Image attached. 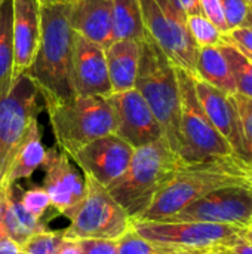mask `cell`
Wrapping results in <instances>:
<instances>
[{
    "label": "cell",
    "instance_id": "52a82bcc",
    "mask_svg": "<svg viewBox=\"0 0 252 254\" xmlns=\"http://www.w3.org/2000/svg\"><path fill=\"white\" fill-rule=\"evenodd\" d=\"M85 198L62 232L67 240H114L132 228V217L113 199L108 189L94 179L83 176Z\"/></svg>",
    "mask_w": 252,
    "mask_h": 254
},
{
    "label": "cell",
    "instance_id": "83f0119b",
    "mask_svg": "<svg viewBox=\"0 0 252 254\" xmlns=\"http://www.w3.org/2000/svg\"><path fill=\"white\" fill-rule=\"evenodd\" d=\"M62 232H52L42 229L40 232L30 237L22 246V254H56Z\"/></svg>",
    "mask_w": 252,
    "mask_h": 254
},
{
    "label": "cell",
    "instance_id": "d6a6232c",
    "mask_svg": "<svg viewBox=\"0 0 252 254\" xmlns=\"http://www.w3.org/2000/svg\"><path fill=\"white\" fill-rule=\"evenodd\" d=\"M201 1V7H202V13L223 33L226 34L229 31V27L226 24V18L223 13V7L220 0H199Z\"/></svg>",
    "mask_w": 252,
    "mask_h": 254
},
{
    "label": "cell",
    "instance_id": "44dd1931",
    "mask_svg": "<svg viewBox=\"0 0 252 254\" xmlns=\"http://www.w3.org/2000/svg\"><path fill=\"white\" fill-rule=\"evenodd\" d=\"M195 77L230 95L236 94V86H235L233 76L230 73V67L218 45L198 48Z\"/></svg>",
    "mask_w": 252,
    "mask_h": 254
},
{
    "label": "cell",
    "instance_id": "603a6c76",
    "mask_svg": "<svg viewBox=\"0 0 252 254\" xmlns=\"http://www.w3.org/2000/svg\"><path fill=\"white\" fill-rule=\"evenodd\" d=\"M147 37L140 0H113L111 9V42L135 40Z\"/></svg>",
    "mask_w": 252,
    "mask_h": 254
},
{
    "label": "cell",
    "instance_id": "7c38bea8",
    "mask_svg": "<svg viewBox=\"0 0 252 254\" xmlns=\"http://www.w3.org/2000/svg\"><path fill=\"white\" fill-rule=\"evenodd\" d=\"M105 98L114 116V134L134 149L151 144L163 137L153 112L135 88L111 92Z\"/></svg>",
    "mask_w": 252,
    "mask_h": 254
},
{
    "label": "cell",
    "instance_id": "b9f144b4",
    "mask_svg": "<svg viewBox=\"0 0 252 254\" xmlns=\"http://www.w3.org/2000/svg\"><path fill=\"white\" fill-rule=\"evenodd\" d=\"M43 3H68L71 0H42Z\"/></svg>",
    "mask_w": 252,
    "mask_h": 254
},
{
    "label": "cell",
    "instance_id": "ee69618b",
    "mask_svg": "<svg viewBox=\"0 0 252 254\" xmlns=\"http://www.w3.org/2000/svg\"><path fill=\"white\" fill-rule=\"evenodd\" d=\"M247 27H252V6L250 9V15H248V21H247Z\"/></svg>",
    "mask_w": 252,
    "mask_h": 254
},
{
    "label": "cell",
    "instance_id": "d4e9b609",
    "mask_svg": "<svg viewBox=\"0 0 252 254\" xmlns=\"http://www.w3.org/2000/svg\"><path fill=\"white\" fill-rule=\"evenodd\" d=\"M214 250V249H212ZM208 252L186 250L160 243H154L140 237L132 228L117 240V254H206Z\"/></svg>",
    "mask_w": 252,
    "mask_h": 254
},
{
    "label": "cell",
    "instance_id": "5bb4252c",
    "mask_svg": "<svg viewBox=\"0 0 252 254\" xmlns=\"http://www.w3.org/2000/svg\"><path fill=\"white\" fill-rule=\"evenodd\" d=\"M42 167L45 170L43 189L49 195L52 208L70 220L85 198V177L76 170L71 158L56 146L46 150Z\"/></svg>",
    "mask_w": 252,
    "mask_h": 254
},
{
    "label": "cell",
    "instance_id": "30bf717a",
    "mask_svg": "<svg viewBox=\"0 0 252 254\" xmlns=\"http://www.w3.org/2000/svg\"><path fill=\"white\" fill-rule=\"evenodd\" d=\"M140 3L147 34L160 46L175 67L195 76L198 46L189 33L187 21L163 12L156 0H140Z\"/></svg>",
    "mask_w": 252,
    "mask_h": 254
},
{
    "label": "cell",
    "instance_id": "8d00e7d4",
    "mask_svg": "<svg viewBox=\"0 0 252 254\" xmlns=\"http://www.w3.org/2000/svg\"><path fill=\"white\" fill-rule=\"evenodd\" d=\"M56 254H82L79 241L62 238L61 243H59V247L56 250Z\"/></svg>",
    "mask_w": 252,
    "mask_h": 254
},
{
    "label": "cell",
    "instance_id": "4dcf8cb0",
    "mask_svg": "<svg viewBox=\"0 0 252 254\" xmlns=\"http://www.w3.org/2000/svg\"><path fill=\"white\" fill-rule=\"evenodd\" d=\"M19 199H21L22 205L25 207V210L30 211L37 219H42L43 214L48 211V208L52 207L49 195L46 193V190L43 188L28 189L22 193V196Z\"/></svg>",
    "mask_w": 252,
    "mask_h": 254
},
{
    "label": "cell",
    "instance_id": "7a4b0ae2",
    "mask_svg": "<svg viewBox=\"0 0 252 254\" xmlns=\"http://www.w3.org/2000/svg\"><path fill=\"white\" fill-rule=\"evenodd\" d=\"M68 3L42 1V33L37 52L22 73L36 86L43 101L67 100L71 85V51L74 31L68 22Z\"/></svg>",
    "mask_w": 252,
    "mask_h": 254
},
{
    "label": "cell",
    "instance_id": "7bdbcfd3",
    "mask_svg": "<svg viewBox=\"0 0 252 254\" xmlns=\"http://www.w3.org/2000/svg\"><path fill=\"white\" fill-rule=\"evenodd\" d=\"M248 189L251 190L252 193V165L250 164V183H248Z\"/></svg>",
    "mask_w": 252,
    "mask_h": 254
},
{
    "label": "cell",
    "instance_id": "cb8c5ba5",
    "mask_svg": "<svg viewBox=\"0 0 252 254\" xmlns=\"http://www.w3.org/2000/svg\"><path fill=\"white\" fill-rule=\"evenodd\" d=\"M15 79L12 0H0V100L9 94Z\"/></svg>",
    "mask_w": 252,
    "mask_h": 254
},
{
    "label": "cell",
    "instance_id": "ffe728a7",
    "mask_svg": "<svg viewBox=\"0 0 252 254\" xmlns=\"http://www.w3.org/2000/svg\"><path fill=\"white\" fill-rule=\"evenodd\" d=\"M140 49V42L129 39L110 42L104 48L111 92H122L135 88Z\"/></svg>",
    "mask_w": 252,
    "mask_h": 254
},
{
    "label": "cell",
    "instance_id": "60d3db41",
    "mask_svg": "<svg viewBox=\"0 0 252 254\" xmlns=\"http://www.w3.org/2000/svg\"><path fill=\"white\" fill-rule=\"evenodd\" d=\"M206 254H230L227 252V249L226 247H217V249H214V250H211L209 253Z\"/></svg>",
    "mask_w": 252,
    "mask_h": 254
},
{
    "label": "cell",
    "instance_id": "277c9868",
    "mask_svg": "<svg viewBox=\"0 0 252 254\" xmlns=\"http://www.w3.org/2000/svg\"><path fill=\"white\" fill-rule=\"evenodd\" d=\"M140 48L135 89L153 112L163 138L178 155L181 101L177 67L149 34L140 42Z\"/></svg>",
    "mask_w": 252,
    "mask_h": 254
},
{
    "label": "cell",
    "instance_id": "7402d4cb",
    "mask_svg": "<svg viewBox=\"0 0 252 254\" xmlns=\"http://www.w3.org/2000/svg\"><path fill=\"white\" fill-rule=\"evenodd\" d=\"M3 226L6 237L22 246L30 237L45 229L42 219L34 217L25 210L21 199L15 195V185L7 189L4 208H3Z\"/></svg>",
    "mask_w": 252,
    "mask_h": 254
},
{
    "label": "cell",
    "instance_id": "9c48e42d",
    "mask_svg": "<svg viewBox=\"0 0 252 254\" xmlns=\"http://www.w3.org/2000/svg\"><path fill=\"white\" fill-rule=\"evenodd\" d=\"M166 220L205 222L244 229L252 225V193L247 186L221 188Z\"/></svg>",
    "mask_w": 252,
    "mask_h": 254
},
{
    "label": "cell",
    "instance_id": "e0dca14e",
    "mask_svg": "<svg viewBox=\"0 0 252 254\" xmlns=\"http://www.w3.org/2000/svg\"><path fill=\"white\" fill-rule=\"evenodd\" d=\"M42 0H12V39L15 77L34 60L42 33Z\"/></svg>",
    "mask_w": 252,
    "mask_h": 254
},
{
    "label": "cell",
    "instance_id": "d6986e66",
    "mask_svg": "<svg viewBox=\"0 0 252 254\" xmlns=\"http://www.w3.org/2000/svg\"><path fill=\"white\" fill-rule=\"evenodd\" d=\"M46 158V149L42 141V132L37 118L31 119L24 135L12 152L10 161L4 170L0 185L6 189L16 185L22 179L31 177L39 170Z\"/></svg>",
    "mask_w": 252,
    "mask_h": 254
},
{
    "label": "cell",
    "instance_id": "8fae6325",
    "mask_svg": "<svg viewBox=\"0 0 252 254\" xmlns=\"http://www.w3.org/2000/svg\"><path fill=\"white\" fill-rule=\"evenodd\" d=\"M39 97L33 82L25 74H19L9 94L0 100V158L3 161V174L30 121L37 118Z\"/></svg>",
    "mask_w": 252,
    "mask_h": 254
},
{
    "label": "cell",
    "instance_id": "836d02e7",
    "mask_svg": "<svg viewBox=\"0 0 252 254\" xmlns=\"http://www.w3.org/2000/svg\"><path fill=\"white\" fill-rule=\"evenodd\" d=\"M82 254H117L114 240H79Z\"/></svg>",
    "mask_w": 252,
    "mask_h": 254
},
{
    "label": "cell",
    "instance_id": "2e32d148",
    "mask_svg": "<svg viewBox=\"0 0 252 254\" xmlns=\"http://www.w3.org/2000/svg\"><path fill=\"white\" fill-rule=\"evenodd\" d=\"M196 95L217 131L227 140L236 156L244 159L242 125L235 95H230L198 77H195Z\"/></svg>",
    "mask_w": 252,
    "mask_h": 254
},
{
    "label": "cell",
    "instance_id": "8992f818",
    "mask_svg": "<svg viewBox=\"0 0 252 254\" xmlns=\"http://www.w3.org/2000/svg\"><path fill=\"white\" fill-rule=\"evenodd\" d=\"M180 85V147L178 156L186 164L205 162L233 156L227 140L217 131L205 113L195 89V79L177 67ZM236 156V155H235Z\"/></svg>",
    "mask_w": 252,
    "mask_h": 254
},
{
    "label": "cell",
    "instance_id": "5b68a950",
    "mask_svg": "<svg viewBox=\"0 0 252 254\" xmlns=\"http://www.w3.org/2000/svg\"><path fill=\"white\" fill-rule=\"evenodd\" d=\"M56 147L68 156L82 146L114 134V116L105 97L73 95L67 100L43 101Z\"/></svg>",
    "mask_w": 252,
    "mask_h": 254
},
{
    "label": "cell",
    "instance_id": "4fadbf2b",
    "mask_svg": "<svg viewBox=\"0 0 252 254\" xmlns=\"http://www.w3.org/2000/svg\"><path fill=\"white\" fill-rule=\"evenodd\" d=\"M134 147L116 134H107L70 155L71 161L100 185L111 186L128 168Z\"/></svg>",
    "mask_w": 252,
    "mask_h": 254
},
{
    "label": "cell",
    "instance_id": "1f68e13d",
    "mask_svg": "<svg viewBox=\"0 0 252 254\" xmlns=\"http://www.w3.org/2000/svg\"><path fill=\"white\" fill-rule=\"evenodd\" d=\"M223 40L252 60V27H239L223 34Z\"/></svg>",
    "mask_w": 252,
    "mask_h": 254
},
{
    "label": "cell",
    "instance_id": "d590c367",
    "mask_svg": "<svg viewBox=\"0 0 252 254\" xmlns=\"http://www.w3.org/2000/svg\"><path fill=\"white\" fill-rule=\"evenodd\" d=\"M0 254H22L21 246L9 237L0 238Z\"/></svg>",
    "mask_w": 252,
    "mask_h": 254
},
{
    "label": "cell",
    "instance_id": "9a60e30c",
    "mask_svg": "<svg viewBox=\"0 0 252 254\" xmlns=\"http://www.w3.org/2000/svg\"><path fill=\"white\" fill-rule=\"evenodd\" d=\"M71 85L74 95L111 94L104 46L76 33L71 51Z\"/></svg>",
    "mask_w": 252,
    "mask_h": 254
},
{
    "label": "cell",
    "instance_id": "e575fe53",
    "mask_svg": "<svg viewBox=\"0 0 252 254\" xmlns=\"http://www.w3.org/2000/svg\"><path fill=\"white\" fill-rule=\"evenodd\" d=\"M226 249L230 254H252V243L242 238L239 232V237L232 244L226 246Z\"/></svg>",
    "mask_w": 252,
    "mask_h": 254
},
{
    "label": "cell",
    "instance_id": "6da1fadb",
    "mask_svg": "<svg viewBox=\"0 0 252 254\" xmlns=\"http://www.w3.org/2000/svg\"><path fill=\"white\" fill-rule=\"evenodd\" d=\"M248 183L250 164L235 155L205 162H183L174 177L153 198L151 204L134 220H166L217 189L248 188Z\"/></svg>",
    "mask_w": 252,
    "mask_h": 254
},
{
    "label": "cell",
    "instance_id": "74e56055",
    "mask_svg": "<svg viewBox=\"0 0 252 254\" xmlns=\"http://www.w3.org/2000/svg\"><path fill=\"white\" fill-rule=\"evenodd\" d=\"M177 1H178V4L181 6V9L184 10V13L187 16L202 13V7H201V1L199 0H177Z\"/></svg>",
    "mask_w": 252,
    "mask_h": 254
},
{
    "label": "cell",
    "instance_id": "f546056e",
    "mask_svg": "<svg viewBox=\"0 0 252 254\" xmlns=\"http://www.w3.org/2000/svg\"><path fill=\"white\" fill-rule=\"evenodd\" d=\"M229 30L247 27L251 4L247 0H220Z\"/></svg>",
    "mask_w": 252,
    "mask_h": 254
},
{
    "label": "cell",
    "instance_id": "f6af8a7d",
    "mask_svg": "<svg viewBox=\"0 0 252 254\" xmlns=\"http://www.w3.org/2000/svg\"><path fill=\"white\" fill-rule=\"evenodd\" d=\"M1 177H3V161L0 158V180H1Z\"/></svg>",
    "mask_w": 252,
    "mask_h": 254
},
{
    "label": "cell",
    "instance_id": "484cf974",
    "mask_svg": "<svg viewBox=\"0 0 252 254\" xmlns=\"http://www.w3.org/2000/svg\"><path fill=\"white\" fill-rule=\"evenodd\" d=\"M218 48L221 49L230 67V73L236 86V94L252 98V60L247 58L235 46L226 43L224 40L218 43Z\"/></svg>",
    "mask_w": 252,
    "mask_h": 254
},
{
    "label": "cell",
    "instance_id": "f35d334b",
    "mask_svg": "<svg viewBox=\"0 0 252 254\" xmlns=\"http://www.w3.org/2000/svg\"><path fill=\"white\" fill-rule=\"evenodd\" d=\"M7 189L0 185V238L4 237V226H3V208H4V199H6Z\"/></svg>",
    "mask_w": 252,
    "mask_h": 254
},
{
    "label": "cell",
    "instance_id": "bcb514c9",
    "mask_svg": "<svg viewBox=\"0 0 252 254\" xmlns=\"http://www.w3.org/2000/svg\"><path fill=\"white\" fill-rule=\"evenodd\" d=\"M247 1H248V3H250V4L252 6V0H247Z\"/></svg>",
    "mask_w": 252,
    "mask_h": 254
},
{
    "label": "cell",
    "instance_id": "ba28073f",
    "mask_svg": "<svg viewBox=\"0 0 252 254\" xmlns=\"http://www.w3.org/2000/svg\"><path fill=\"white\" fill-rule=\"evenodd\" d=\"M132 229L143 238L186 250L208 252L232 244L241 229L227 225L184 222V220H156L144 222L132 219Z\"/></svg>",
    "mask_w": 252,
    "mask_h": 254
},
{
    "label": "cell",
    "instance_id": "4316f807",
    "mask_svg": "<svg viewBox=\"0 0 252 254\" xmlns=\"http://www.w3.org/2000/svg\"><path fill=\"white\" fill-rule=\"evenodd\" d=\"M187 28L198 48L215 46L223 40V33L202 13L187 16Z\"/></svg>",
    "mask_w": 252,
    "mask_h": 254
},
{
    "label": "cell",
    "instance_id": "f1b7e54d",
    "mask_svg": "<svg viewBox=\"0 0 252 254\" xmlns=\"http://www.w3.org/2000/svg\"><path fill=\"white\" fill-rule=\"evenodd\" d=\"M238 104L241 125H242V138H244V161L252 165V98L235 94Z\"/></svg>",
    "mask_w": 252,
    "mask_h": 254
},
{
    "label": "cell",
    "instance_id": "ac0fdd59",
    "mask_svg": "<svg viewBox=\"0 0 252 254\" xmlns=\"http://www.w3.org/2000/svg\"><path fill=\"white\" fill-rule=\"evenodd\" d=\"M113 0H71L68 1V22L80 34L104 48L111 42Z\"/></svg>",
    "mask_w": 252,
    "mask_h": 254
},
{
    "label": "cell",
    "instance_id": "3957f363",
    "mask_svg": "<svg viewBox=\"0 0 252 254\" xmlns=\"http://www.w3.org/2000/svg\"><path fill=\"white\" fill-rule=\"evenodd\" d=\"M183 161L162 137L157 141L134 150L126 171L108 186L113 199L137 219L174 177Z\"/></svg>",
    "mask_w": 252,
    "mask_h": 254
},
{
    "label": "cell",
    "instance_id": "ab89813d",
    "mask_svg": "<svg viewBox=\"0 0 252 254\" xmlns=\"http://www.w3.org/2000/svg\"><path fill=\"white\" fill-rule=\"evenodd\" d=\"M241 237H242V238H245L247 241L252 243V225L251 226H248V228L241 229Z\"/></svg>",
    "mask_w": 252,
    "mask_h": 254
}]
</instances>
